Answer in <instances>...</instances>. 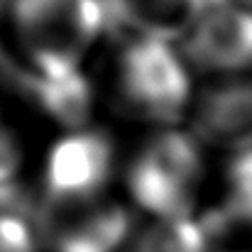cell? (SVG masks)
<instances>
[{
  "label": "cell",
  "mask_w": 252,
  "mask_h": 252,
  "mask_svg": "<svg viewBox=\"0 0 252 252\" xmlns=\"http://www.w3.org/2000/svg\"><path fill=\"white\" fill-rule=\"evenodd\" d=\"M100 113L135 132L189 123L201 81L176 42L113 30L91 66Z\"/></svg>",
  "instance_id": "1"
},
{
  "label": "cell",
  "mask_w": 252,
  "mask_h": 252,
  "mask_svg": "<svg viewBox=\"0 0 252 252\" xmlns=\"http://www.w3.org/2000/svg\"><path fill=\"white\" fill-rule=\"evenodd\" d=\"M110 34L105 0H0V54L32 76L88 71Z\"/></svg>",
  "instance_id": "2"
},
{
  "label": "cell",
  "mask_w": 252,
  "mask_h": 252,
  "mask_svg": "<svg viewBox=\"0 0 252 252\" xmlns=\"http://www.w3.org/2000/svg\"><path fill=\"white\" fill-rule=\"evenodd\" d=\"M213 155L186 127L137 132L125 147L120 193L140 220L198 216L216 184Z\"/></svg>",
  "instance_id": "3"
},
{
  "label": "cell",
  "mask_w": 252,
  "mask_h": 252,
  "mask_svg": "<svg viewBox=\"0 0 252 252\" xmlns=\"http://www.w3.org/2000/svg\"><path fill=\"white\" fill-rule=\"evenodd\" d=\"M125 147L113 125L98 120L52 135L37 155L32 198H91L120 191Z\"/></svg>",
  "instance_id": "4"
},
{
  "label": "cell",
  "mask_w": 252,
  "mask_h": 252,
  "mask_svg": "<svg viewBox=\"0 0 252 252\" xmlns=\"http://www.w3.org/2000/svg\"><path fill=\"white\" fill-rule=\"evenodd\" d=\"M44 252H125L140 216L120 191L91 198H32Z\"/></svg>",
  "instance_id": "5"
},
{
  "label": "cell",
  "mask_w": 252,
  "mask_h": 252,
  "mask_svg": "<svg viewBox=\"0 0 252 252\" xmlns=\"http://www.w3.org/2000/svg\"><path fill=\"white\" fill-rule=\"evenodd\" d=\"M179 47L201 84L252 79V10L235 0H208Z\"/></svg>",
  "instance_id": "6"
},
{
  "label": "cell",
  "mask_w": 252,
  "mask_h": 252,
  "mask_svg": "<svg viewBox=\"0 0 252 252\" xmlns=\"http://www.w3.org/2000/svg\"><path fill=\"white\" fill-rule=\"evenodd\" d=\"M5 93L20 105L34 130L42 127L52 135L100 120V95L91 69L71 76H32L12 66Z\"/></svg>",
  "instance_id": "7"
},
{
  "label": "cell",
  "mask_w": 252,
  "mask_h": 252,
  "mask_svg": "<svg viewBox=\"0 0 252 252\" xmlns=\"http://www.w3.org/2000/svg\"><path fill=\"white\" fill-rule=\"evenodd\" d=\"M186 127L213 157H225L252 142V79L203 81Z\"/></svg>",
  "instance_id": "8"
},
{
  "label": "cell",
  "mask_w": 252,
  "mask_h": 252,
  "mask_svg": "<svg viewBox=\"0 0 252 252\" xmlns=\"http://www.w3.org/2000/svg\"><path fill=\"white\" fill-rule=\"evenodd\" d=\"M198 216L218 250L252 248V142L218 159L211 198Z\"/></svg>",
  "instance_id": "9"
},
{
  "label": "cell",
  "mask_w": 252,
  "mask_h": 252,
  "mask_svg": "<svg viewBox=\"0 0 252 252\" xmlns=\"http://www.w3.org/2000/svg\"><path fill=\"white\" fill-rule=\"evenodd\" d=\"M34 125L0 88V206H32V174L37 155Z\"/></svg>",
  "instance_id": "10"
},
{
  "label": "cell",
  "mask_w": 252,
  "mask_h": 252,
  "mask_svg": "<svg viewBox=\"0 0 252 252\" xmlns=\"http://www.w3.org/2000/svg\"><path fill=\"white\" fill-rule=\"evenodd\" d=\"M113 30L181 42L208 0H105Z\"/></svg>",
  "instance_id": "11"
},
{
  "label": "cell",
  "mask_w": 252,
  "mask_h": 252,
  "mask_svg": "<svg viewBox=\"0 0 252 252\" xmlns=\"http://www.w3.org/2000/svg\"><path fill=\"white\" fill-rule=\"evenodd\" d=\"M125 252H218L201 216L140 220Z\"/></svg>",
  "instance_id": "12"
},
{
  "label": "cell",
  "mask_w": 252,
  "mask_h": 252,
  "mask_svg": "<svg viewBox=\"0 0 252 252\" xmlns=\"http://www.w3.org/2000/svg\"><path fill=\"white\" fill-rule=\"evenodd\" d=\"M0 252H44L32 206H0Z\"/></svg>",
  "instance_id": "13"
},
{
  "label": "cell",
  "mask_w": 252,
  "mask_h": 252,
  "mask_svg": "<svg viewBox=\"0 0 252 252\" xmlns=\"http://www.w3.org/2000/svg\"><path fill=\"white\" fill-rule=\"evenodd\" d=\"M235 2H240L243 7H248V10H252V0H235Z\"/></svg>",
  "instance_id": "14"
}]
</instances>
